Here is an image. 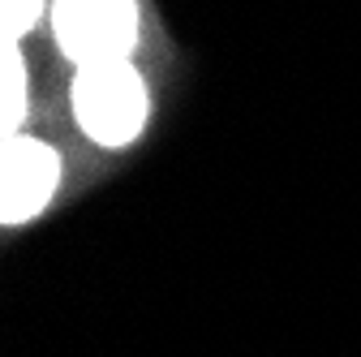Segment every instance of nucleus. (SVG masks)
<instances>
[{"instance_id":"nucleus-1","label":"nucleus","mask_w":361,"mask_h":357,"mask_svg":"<svg viewBox=\"0 0 361 357\" xmlns=\"http://www.w3.org/2000/svg\"><path fill=\"white\" fill-rule=\"evenodd\" d=\"M73 108L95 143L125 147L147 121V86L129 61L86 65L73 82Z\"/></svg>"},{"instance_id":"nucleus-2","label":"nucleus","mask_w":361,"mask_h":357,"mask_svg":"<svg viewBox=\"0 0 361 357\" xmlns=\"http://www.w3.org/2000/svg\"><path fill=\"white\" fill-rule=\"evenodd\" d=\"M56 39L65 56L86 65L129 61L138 39V5L133 0H56Z\"/></svg>"},{"instance_id":"nucleus-3","label":"nucleus","mask_w":361,"mask_h":357,"mask_svg":"<svg viewBox=\"0 0 361 357\" xmlns=\"http://www.w3.org/2000/svg\"><path fill=\"white\" fill-rule=\"evenodd\" d=\"M61 181V159L48 143L13 133L0 147V215L5 224H26L48 207L52 190Z\"/></svg>"},{"instance_id":"nucleus-4","label":"nucleus","mask_w":361,"mask_h":357,"mask_svg":"<svg viewBox=\"0 0 361 357\" xmlns=\"http://www.w3.org/2000/svg\"><path fill=\"white\" fill-rule=\"evenodd\" d=\"M0 78H5V108H0V129H5V138L22 129L26 121V65H22V52L13 43H5V52H0Z\"/></svg>"},{"instance_id":"nucleus-5","label":"nucleus","mask_w":361,"mask_h":357,"mask_svg":"<svg viewBox=\"0 0 361 357\" xmlns=\"http://www.w3.org/2000/svg\"><path fill=\"white\" fill-rule=\"evenodd\" d=\"M43 0H0V30H5V43H18L35 22H39Z\"/></svg>"}]
</instances>
